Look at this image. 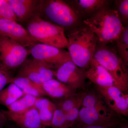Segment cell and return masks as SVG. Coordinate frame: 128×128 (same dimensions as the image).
Wrapping results in <instances>:
<instances>
[{"mask_svg": "<svg viewBox=\"0 0 128 128\" xmlns=\"http://www.w3.org/2000/svg\"><path fill=\"white\" fill-rule=\"evenodd\" d=\"M86 26L95 34L99 44L116 41L124 26L116 10L105 7L83 21Z\"/></svg>", "mask_w": 128, "mask_h": 128, "instance_id": "obj_1", "label": "cell"}, {"mask_svg": "<svg viewBox=\"0 0 128 128\" xmlns=\"http://www.w3.org/2000/svg\"><path fill=\"white\" fill-rule=\"evenodd\" d=\"M67 38V48L71 60L86 70L93 58L98 44L96 36L85 26L70 34Z\"/></svg>", "mask_w": 128, "mask_h": 128, "instance_id": "obj_2", "label": "cell"}, {"mask_svg": "<svg viewBox=\"0 0 128 128\" xmlns=\"http://www.w3.org/2000/svg\"><path fill=\"white\" fill-rule=\"evenodd\" d=\"M25 28L38 43L60 48H67L68 40L64 29L46 20L37 14L25 23Z\"/></svg>", "mask_w": 128, "mask_h": 128, "instance_id": "obj_3", "label": "cell"}, {"mask_svg": "<svg viewBox=\"0 0 128 128\" xmlns=\"http://www.w3.org/2000/svg\"><path fill=\"white\" fill-rule=\"evenodd\" d=\"M93 58L106 70L119 89L128 94V72L127 66L116 50L106 45H97Z\"/></svg>", "mask_w": 128, "mask_h": 128, "instance_id": "obj_4", "label": "cell"}, {"mask_svg": "<svg viewBox=\"0 0 128 128\" xmlns=\"http://www.w3.org/2000/svg\"><path fill=\"white\" fill-rule=\"evenodd\" d=\"M39 15L64 29L75 26L79 20V15L73 8L60 0H41Z\"/></svg>", "mask_w": 128, "mask_h": 128, "instance_id": "obj_5", "label": "cell"}, {"mask_svg": "<svg viewBox=\"0 0 128 128\" xmlns=\"http://www.w3.org/2000/svg\"><path fill=\"white\" fill-rule=\"evenodd\" d=\"M28 54L26 48L7 37L0 35V60L9 71L20 67Z\"/></svg>", "mask_w": 128, "mask_h": 128, "instance_id": "obj_6", "label": "cell"}, {"mask_svg": "<svg viewBox=\"0 0 128 128\" xmlns=\"http://www.w3.org/2000/svg\"><path fill=\"white\" fill-rule=\"evenodd\" d=\"M28 51L33 58L42 61L54 71L65 62L71 59L68 51L44 44H35L30 47Z\"/></svg>", "mask_w": 128, "mask_h": 128, "instance_id": "obj_7", "label": "cell"}, {"mask_svg": "<svg viewBox=\"0 0 128 128\" xmlns=\"http://www.w3.org/2000/svg\"><path fill=\"white\" fill-rule=\"evenodd\" d=\"M55 74V71L50 68L42 61L32 58L26 60L15 77H25L42 84L53 79Z\"/></svg>", "mask_w": 128, "mask_h": 128, "instance_id": "obj_8", "label": "cell"}, {"mask_svg": "<svg viewBox=\"0 0 128 128\" xmlns=\"http://www.w3.org/2000/svg\"><path fill=\"white\" fill-rule=\"evenodd\" d=\"M57 80L77 91L85 88V70L78 67L70 60L55 71Z\"/></svg>", "mask_w": 128, "mask_h": 128, "instance_id": "obj_9", "label": "cell"}, {"mask_svg": "<svg viewBox=\"0 0 128 128\" xmlns=\"http://www.w3.org/2000/svg\"><path fill=\"white\" fill-rule=\"evenodd\" d=\"M96 88L110 110L116 114L128 116V94H125L114 86H96Z\"/></svg>", "mask_w": 128, "mask_h": 128, "instance_id": "obj_10", "label": "cell"}, {"mask_svg": "<svg viewBox=\"0 0 128 128\" xmlns=\"http://www.w3.org/2000/svg\"><path fill=\"white\" fill-rule=\"evenodd\" d=\"M0 35L16 41L25 48L38 43L25 27L13 20L0 19Z\"/></svg>", "mask_w": 128, "mask_h": 128, "instance_id": "obj_11", "label": "cell"}, {"mask_svg": "<svg viewBox=\"0 0 128 128\" xmlns=\"http://www.w3.org/2000/svg\"><path fill=\"white\" fill-rule=\"evenodd\" d=\"M120 123L116 116H106L96 110L81 107L75 124L89 126H116Z\"/></svg>", "mask_w": 128, "mask_h": 128, "instance_id": "obj_12", "label": "cell"}, {"mask_svg": "<svg viewBox=\"0 0 128 128\" xmlns=\"http://www.w3.org/2000/svg\"><path fill=\"white\" fill-rule=\"evenodd\" d=\"M8 120L20 128H39L42 126L38 112L34 106L18 112L3 110Z\"/></svg>", "mask_w": 128, "mask_h": 128, "instance_id": "obj_13", "label": "cell"}, {"mask_svg": "<svg viewBox=\"0 0 128 128\" xmlns=\"http://www.w3.org/2000/svg\"><path fill=\"white\" fill-rule=\"evenodd\" d=\"M17 22L25 23L39 14L41 0H8Z\"/></svg>", "mask_w": 128, "mask_h": 128, "instance_id": "obj_14", "label": "cell"}, {"mask_svg": "<svg viewBox=\"0 0 128 128\" xmlns=\"http://www.w3.org/2000/svg\"><path fill=\"white\" fill-rule=\"evenodd\" d=\"M86 78L97 86H116L118 85L105 68L94 58L90 62L89 67L85 70Z\"/></svg>", "mask_w": 128, "mask_h": 128, "instance_id": "obj_15", "label": "cell"}, {"mask_svg": "<svg viewBox=\"0 0 128 128\" xmlns=\"http://www.w3.org/2000/svg\"><path fill=\"white\" fill-rule=\"evenodd\" d=\"M42 85L46 96L56 100L66 98L77 93L76 91L54 78L44 82Z\"/></svg>", "mask_w": 128, "mask_h": 128, "instance_id": "obj_16", "label": "cell"}, {"mask_svg": "<svg viewBox=\"0 0 128 128\" xmlns=\"http://www.w3.org/2000/svg\"><path fill=\"white\" fill-rule=\"evenodd\" d=\"M81 106L92 108L109 116H115L116 114L108 106L100 94L94 92H86L82 100Z\"/></svg>", "mask_w": 128, "mask_h": 128, "instance_id": "obj_17", "label": "cell"}, {"mask_svg": "<svg viewBox=\"0 0 128 128\" xmlns=\"http://www.w3.org/2000/svg\"><path fill=\"white\" fill-rule=\"evenodd\" d=\"M108 1L106 0H75L71 2L70 6L78 15H91L106 7Z\"/></svg>", "mask_w": 128, "mask_h": 128, "instance_id": "obj_18", "label": "cell"}, {"mask_svg": "<svg viewBox=\"0 0 128 128\" xmlns=\"http://www.w3.org/2000/svg\"><path fill=\"white\" fill-rule=\"evenodd\" d=\"M36 108L43 126L50 127L57 106L54 102L43 97L38 98L34 105Z\"/></svg>", "mask_w": 128, "mask_h": 128, "instance_id": "obj_19", "label": "cell"}, {"mask_svg": "<svg viewBox=\"0 0 128 128\" xmlns=\"http://www.w3.org/2000/svg\"><path fill=\"white\" fill-rule=\"evenodd\" d=\"M11 83L17 86L24 95H31L37 98L47 96L42 84L36 83L27 78L14 77Z\"/></svg>", "mask_w": 128, "mask_h": 128, "instance_id": "obj_20", "label": "cell"}, {"mask_svg": "<svg viewBox=\"0 0 128 128\" xmlns=\"http://www.w3.org/2000/svg\"><path fill=\"white\" fill-rule=\"evenodd\" d=\"M23 92L13 83L0 92V105L6 107L13 103L24 95Z\"/></svg>", "mask_w": 128, "mask_h": 128, "instance_id": "obj_21", "label": "cell"}, {"mask_svg": "<svg viewBox=\"0 0 128 128\" xmlns=\"http://www.w3.org/2000/svg\"><path fill=\"white\" fill-rule=\"evenodd\" d=\"M117 52L128 67V26H124L121 34L116 40Z\"/></svg>", "mask_w": 128, "mask_h": 128, "instance_id": "obj_22", "label": "cell"}, {"mask_svg": "<svg viewBox=\"0 0 128 128\" xmlns=\"http://www.w3.org/2000/svg\"><path fill=\"white\" fill-rule=\"evenodd\" d=\"M86 92H81L66 98L56 100V105L61 109L64 113H66L80 104L82 103L84 96L86 94Z\"/></svg>", "mask_w": 128, "mask_h": 128, "instance_id": "obj_23", "label": "cell"}, {"mask_svg": "<svg viewBox=\"0 0 128 128\" xmlns=\"http://www.w3.org/2000/svg\"><path fill=\"white\" fill-rule=\"evenodd\" d=\"M38 98L30 95H24L13 103L6 107L8 110L18 112L23 111L34 106Z\"/></svg>", "mask_w": 128, "mask_h": 128, "instance_id": "obj_24", "label": "cell"}, {"mask_svg": "<svg viewBox=\"0 0 128 128\" xmlns=\"http://www.w3.org/2000/svg\"><path fill=\"white\" fill-rule=\"evenodd\" d=\"M50 127L52 128H70L65 114L57 106L53 115Z\"/></svg>", "mask_w": 128, "mask_h": 128, "instance_id": "obj_25", "label": "cell"}, {"mask_svg": "<svg viewBox=\"0 0 128 128\" xmlns=\"http://www.w3.org/2000/svg\"><path fill=\"white\" fill-rule=\"evenodd\" d=\"M0 19H8L17 22L8 0H0Z\"/></svg>", "mask_w": 128, "mask_h": 128, "instance_id": "obj_26", "label": "cell"}, {"mask_svg": "<svg viewBox=\"0 0 128 128\" xmlns=\"http://www.w3.org/2000/svg\"><path fill=\"white\" fill-rule=\"evenodd\" d=\"M117 12L120 20L123 24L128 23V0H118L115 1Z\"/></svg>", "mask_w": 128, "mask_h": 128, "instance_id": "obj_27", "label": "cell"}, {"mask_svg": "<svg viewBox=\"0 0 128 128\" xmlns=\"http://www.w3.org/2000/svg\"><path fill=\"white\" fill-rule=\"evenodd\" d=\"M14 77L12 72L6 69L0 60V92L4 89L6 85L11 83Z\"/></svg>", "mask_w": 128, "mask_h": 128, "instance_id": "obj_28", "label": "cell"}, {"mask_svg": "<svg viewBox=\"0 0 128 128\" xmlns=\"http://www.w3.org/2000/svg\"><path fill=\"white\" fill-rule=\"evenodd\" d=\"M116 126H89L80 125V124H74L70 128H114Z\"/></svg>", "mask_w": 128, "mask_h": 128, "instance_id": "obj_29", "label": "cell"}, {"mask_svg": "<svg viewBox=\"0 0 128 128\" xmlns=\"http://www.w3.org/2000/svg\"><path fill=\"white\" fill-rule=\"evenodd\" d=\"M8 120L2 110L0 109V128H4Z\"/></svg>", "mask_w": 128, "mask_h": 128, "instance_id": "obj_30", "label": "cell"}, {"mask_svg": "<svg viewBox=\"0 0 128 128\" xmlns=\"http://www.w3.org/2000/svg\"><path fill=\"white\" fill-rule=\"evenodd\" d=\"M114 128H128V124H121V123L120 122Z\"/></svg>", "mask_w": 128, "mask_h": 128, "instance_id": "obj_31", "label": "cell"}, {"mask_svg": "<svg viewBox=\"0 0 128 128\" xmlns=\"http://www.w3.org/2000/svg\"><path fill=\"white\" fill-rule=\"evenodd\" d=\"M19 128V127H18V126H12V127H10V128Z\"/></svg>", "mask_w": 128, "mask_h": 128, "instance_id": "obj_32", "label": "cell"}, {"mask_svg": "<svg viewBox=\"0 0 128 128\" xmlns=\"http://www.w3.org/2000/svg\"><path fill=\"white\" fill-rule=\"evenodd\" d=\"M39 128H46V127L42 125V126H41V127H40Z\"/></svg>", "mask_w": 128, "mask_h": 128, "instance_id": "obj_33", "label": "cell"}]
</instances>
